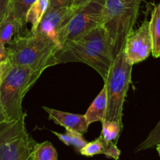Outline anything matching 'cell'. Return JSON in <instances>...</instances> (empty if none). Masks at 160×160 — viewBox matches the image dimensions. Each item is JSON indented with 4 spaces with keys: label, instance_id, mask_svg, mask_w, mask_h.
I'll use <instances>...</instances> for the list:
<instances>
[{
    "label": "cell",
    "instance_id": "30bf717a",
    "mask_svg": "<svg viewBox=\"0 0 160 160\" xmlns=\"http://www.w3.org/2000/svg\"><path fill=\"white\" fill-rule=\"evenodd\" d=\"M42 108L48 114L49 119L53 120L55 123L66 130H74L82 134L87 132L90 124L84 115L62 112L48 107H42Z\"/></svg>",
    "mask_w": 160,
    "mask_h": 160
},
{
    "label": "cell",
    "instance_id": "7c38bea8",
    "mask_svg": "<svg viewBox=\"0 0 160 160\" xmlns=\"http://www.w3.org/2000/svg\"><path fill=\"white\" fill-rule=\"evenodd\" d=\"M36 0H10L9 13L18 23V33L16 35H25L30 32L28 30L26 15L31 6Z\"/></svg>",
    "mask_w": 160,
    "mask_h": 160
},
{
    "label": "cell",
    "instance_id": "ba28073f",
    "mask_svg": "<svg viewBox=\"0 0 160 160\" xmlns=\"http://www.w3.org/2000/svg\"><path fill=\"white\" fill-rule=\"evenodd\" d=\"M152 51V42L149 31V21L144 20L141 25L128 35L124 47L126 58L131 65L147 59Z\"/></svg>",
    "mask_w": 160,
    "mask_h": 160
},
{
    "label": "cell",
    "instance_id": "d4e9b609",
    "mask_svg": "<svg viewBox=\"0 0 160 160\" xmlns=\"http://www.w3.org/2000/svg\"><path fill=\"white\" fill-rule=\"evenodd\" d=\"M90 1H92V0H74L72 7H75V8H79L80 7L88 3Z\"/></svg>",
    "mask_w": 160,
    "mask_h": 160
},
{
    "label": "cell",
    "instance_id": "4316f807",
    "mask_svg": "<svg viewBox=\"0 0 160 160\" xmlns=\"http://www.w3.org/2000/svg\"><path fill=\"white\" fill-rule=\"evenodd\" d=\"M156 150H157V152H158V155H159V156H160V142L158 143V144L156 145Z\"/></svg>",
    "mask_w": 160,
    "mask_h": 160
},
{
    "label": "cell",
    "instance_id": "44dd1931",
    "mask_svg": "<svg viewBox=\"0 0 160 160\" xmlns=\"http://www.w3.org/2000/svg\"><path fill=\"white\" fill-rule=\"evenodd\" d=\"M74 0H49L47 10H57L63 7H71Z\"/></svg>",
    "mask_w": 160,
    "mask_h": 160
},
{
    "label": "cell",
    "instance_id": "ffe728a7",
    "mask_svg": "<svg viewBox=\"0 0 160 160\" xmlns=\"http://www.w3.org/2000/svg\"><path fill=\"white\" fill-rule=\"evenodd\" d=\"M160 142V121L158 122L155 128L150 132L148 136L146 138L143 142H141L135 149V152H139L141 151L152 148L154 146H156Z\"/></svg>",
    "mask_w": 160,
    "mask_h": 160
},
{
    "label": "cell",
    "instance_id": "e0dca14e",
    "mask_svg": "<svg viewBox=\"0 0 160 160\" xmlns=\"http://www.w3.org/2000/svg\"><path fill=\"white\" fill-rule=\"evenodd\" d=\"M52 133L56 135L60 141H62L64 144L68 146H73L74 148L77 149L79 152L83 147H85L87 144V141L84 139L83 134L78 133L74 130H66L64 133H58L53 130H51Z\"/></svg>",
    "mask_w": 160,
    "mask_h": 160
},
{
    "label": "cell",
    "instance_id": "8992f818",
    "mask_svg": "<svg viewBox=\"0 0 160 160\" xmlns=\"http://www.w3.org/2000/svg\"><path fill=\"white\" fill-rule=\"evenodd\" d=\"M26 115L0 123V160H34L36 142L26 128Z\"/></svg>",
    "mask_w": 160,
    "mask_h": 160
},
{
    "label": "cell",
    "instance_id": "5bb4252c",
    "mask_svg": "<svg viewBox=\"0 0 160 160\" xmlns=\"http://www.w3.org/2000/svg\"><path fill=\"white\" fill-rule=\"evenodd\" d=\"M149 31L152 42V54L154 58H160V2L154 7L149 21Z\"/></svg>",
    "mask_w": 160,
    "mask_h": 160
},
{
    "label": "cell",
    "instance_id": "ac0fdd59",
    "mask_svg": "<svg viewBox=\"0 0 160 160\" xmlns=\"http://www.w3.org/2000/svg\"><path fill=\"white\" fill-rule=\"evenodd\" d=\"M56 148L49 141L35 144L33 152L34 160H58Z\"/></svg>",
    "mask_w": 160,
    "mask_h": 160
},
{
    "label": "cell",
    "instance_id": "603a6c76",
    "mask_svg": "<svg viewBox=\"0 0 160 160\" xmlns=\"http://www.w3.org/2000/svg\"><path fill=\"white\" fill-rule=\"evenodd\" d=\"M10 9V0H0V24L7 17Z\"/></svg>",
    "mask_w": 160,
    "mask_h": 160
},
{
    "label": "cell",
    "instance_id": "52a82bcc",
    "mask_svg": "<svg viewBox=\"0 0 160 160\" xmlns=\"http://www.w3.org/2000/svg\"><path fill=\"white\" fill-rule=\"evenodd\" d=\"M106 0H92L77 9L65 27L58 35L59 48L72 40L86 35L103 25Z\"/></svg>",
    "mask_w": 160,
    "mask_h": 160
},
{
    "label": "cell",
    "instance_id": "7a4b0ae2",
    "mask_svg": "<svg viewBox=\"0 0 160 160\" xmlns=\"http://www.w3.org/2000/svg\"><path fill=\"white\" fill-rule=\"evenodd\" d=\"M8 59L14 67L45 71L54 53L59 50L57 42L43 34L32 32L15 35L7 47Z\"/></svg>",
    "mask_w": 160,
    "mask_h": 160
},
{
    "label": "cell",
    "instance_id": "2e32d148",
    "mask_svg": "<svg viewBox=\"0 0 160 160\" xmlns=\"http://www.w3.org/2000/svg\"><path fill=\"white\" fill-rule=\"evenodd\" d=\"M18 33V23L10 13H7L0 24V41L4 45H8Z\"/></svg>",
    "mask_w": 160,
    "mask_h": 160
},
{
    "label": "cell",
    "instance_id": "83f0119b",
    "mask_svg": "<svg viewBox=\"0 0 160 160\" xmlns=\"http://www.w3.org/2000/svg\"><path fill=\"white\" fill-rule=\"evenodd\" d=\"M121 2H132V1H134V0H120Z\"/></svg>",
    "mask_w": 160,
    "mask_h": 160
},
{
    "label": "cell",
    "instance_id": "9a60e30c",
    "mask_svg": "<svg viewBox=\"0 0 160 160\" xmlns=\"http://www.w3.org/2000/svg\"><path fill=\"white\" fill-rule=\"evenodd\" d=\"M49 0H36L29 8L26 15V21L32 24L31 32H35L38 24L48 8Z\"/></svg>",
    "mask_w": 160,
    "mask_h": 160
},
{
    "label": "cell",
    "instance_id": "5b68a950",
    "mask_svg": "<svg viewBox=\"0 0 160 160\" xmlns=\"http://www.w3.org/2000/svg\"><path fill=\"white\" fill-rule=\"evenodd\" d=\"M133 65L126 58L124 50L114 60L108 76L104 80L108 98L105 119L122 123V110L131 82Z\"/></svg>",
    "mask_w": 160,
    "mask_h": 160
},
{
    "label": "cell",
    "instance_id": "6da1fadb",
    "mask_svg": "<svg viewBox=\"0 0 160 160\" xmlns=\"http://www.w3.org/2000/svg\"><path fill=\"white\" fill-rule=\"evenodd\" d=\"M114 59L103 26L72 40L59 48L49 62V67L68 62L84 63L105 79Z\"/></svg>",
    "mask_w": 160,
    "mask_h": 160
},
{
    "label": "cell",
    "instance_id": "4fadbf2b",
    "mask_svg": "<svg viewBox=\"0 0 160 160\" xmlns=\"http://www.w3.org/2000/svg\"><path fill=\"white\" fill-rule=\"evenodd\" d=\"M108 108L107 92L105 87H103L102 90L97 96L86 113L84 114L89 124L95 122H102L106 118V112Z\"/></svg>",
    "mask_w": 160,
    "mask_h": 160
},
{
    "label": "cell",
    "instance_id": "cb8c5ba5",
    "mask_svg": "<svg viewBox=\"0 0 160 160\" xmlns=\"http://www.w3.org/2000/svg\"><path fill=\"white\" fill-rule=\"evenodd\" d=\"M7 59H8V52L7 47L0 41V64H2Z\"/></svg>",
    "mask_w": 160,
    "mask_h": 160
},
{
    "label": "cell",
    "instance_id": "9c48e42d",
    "mask_svg": "<svg viewBox=\"0 0 160 160\" xmlns=\"http://www.w3.org/2000/svg\"><path fill=\"white\" fill-rule=\"evenodd\" d=\"M77 9L71 7L47 10L35 32L43 34L58 43V33L70 21Z\"/></svg>",
    "mask_w": 160,
    "mask_h": 160
},
{
    "label": "cell",
    "instance_id": "8fae6325",
    "mask_svg": "<svg viewBox=\"0 0 160 160\" xmlns=\"http://www.w3.org/2000/svg\"><path fill=\"white\" fill-rule=\"evenodd\" d=\"M79 153L87 157L102 154L107 158H113L115 160H118L120 156V150L117 147L116 143L106 141L101 135L94 141L87 143L85 147L79 151Z\"/></svg>",
    "mask_w": 160,
    "mask_h": 160
},
{
    "label": "cell",
    "instance_id": "7402d4cb",
    "mask_svg": "<svg viewBox=\"0 0 160 160\" xmlns=\"http://www.w3.org/2000/svg\"><path fill=\"white\" fill-rule=\"evenodd\" d=\"M12 67H13V65L10 62L9 59L2 62V64H0V86L2 85L3 80L8 75L9 72L11 70Z\"/></svg>",
    "mask_w": 160,
    "mask_h": 160
},
{
    "label": "cell",
    "instance_id": "277c9868",
    "mask_svg": "<svg viewBox=\"0 0 160 160\" xmlns=\"http://www.w3.org/2000/svg\"><path fill=\"white\" fill-rule=\"evenodd\" d=\"M43 70L13 66L0 86V108L9 120L19 119L24 112L22 101Z\"/></svg>",
    "mask_w": 160,
    "mask_h": 160
},
{
    "label": "cell",
    "instance_id": "d6986e66",
    "mask_svg": "<svg viewBox=\"0 0 160 160\" xmlns=\"http://www.w3.org/2000/svg\"><path fill=\"white\" fill-rule=\"evenodd\" d=\"M122 127V123L118 121L104 119L102 122V131L101 135L106 141H113L118 138Z\"/></svg>",
    "mask_w": 160,
    "mask_h": 160
},
{
    "label": "cell",
    "instance_id": "3957f363",
    "mask_svg": "<svg viewBox=\"0 0 160 160\" xmlns=\"http://www.w3.org/2000/svg\"><path fill=\"white\" fill-rule=\"evenodd\" d=\"M141 0L123 2L106 0L103 28L112 49L113 59L124 50L127 37L138 20Z\"/></svg>",
    "mask_w": 160,
    "mask_h": 160
},
{
    "label": "cell",
    "instance_id": "484cf974",
    "mask_svg": "<svg viewBox=\"0 0 160 160\" xmlns=\"http://www.w3.org/2000/svg\"><path fill=\"white\" fill-rule=\"evenodd\" d=\"M7 121H10V120L7 118L6 114L4 113L3 111H2V109H1V108H0V123L3 122H7Z\"/></svg>",
    "mask_w": 160,
    "mask_h": 160
}]
</instances>
